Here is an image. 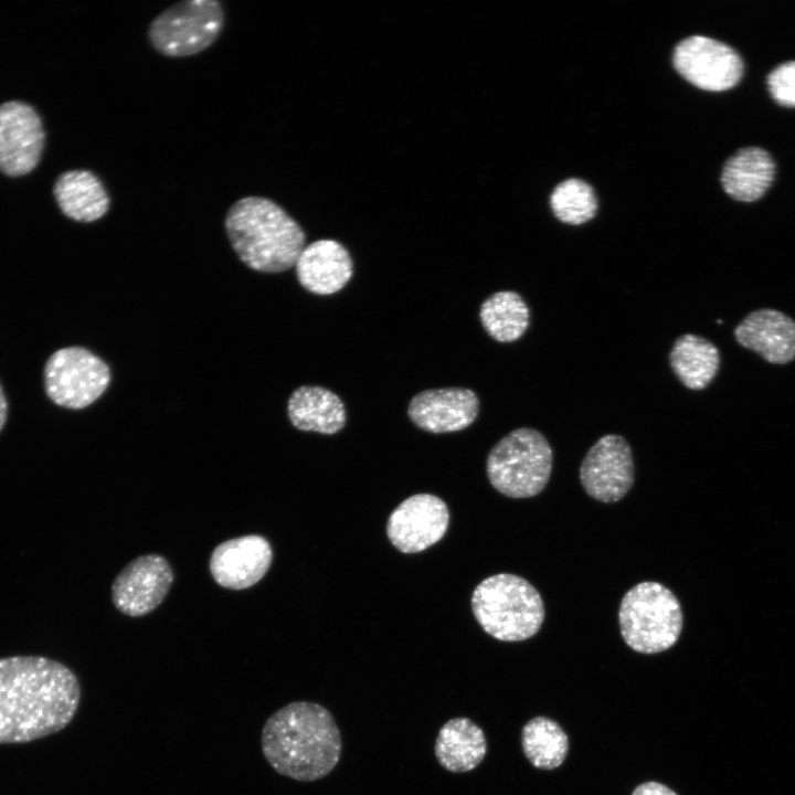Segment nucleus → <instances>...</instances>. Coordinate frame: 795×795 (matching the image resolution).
I'll return each instance as SVG.
<instances>
[{
  "instance_id": "obj_1",
  "label": "nucleus",
  "mask_w": 795,
  "mask_h": 795,
  "mask_svg": "<svg viewBox=\"0 0 795 795\" xmlns=\"http://www.w3.org/2000/svg\"><path fill=\"white\" fill-rule=\"evenodd\" d=\"M80 701V681L66 665L42 656L0 658V744L63 730Z\"/></svg>"
},
{
  "instance_id": "obj_2",
  "label": "nucleus",
  "mask_w": 795,
  "mask_h": 795,
  "mask_svg": "<svg viewBox=\"0 0 795 795\" xmlns=\"http://www.w3.org/2000/svg\"><path fill=\"white\" fill-rule=\"evenodd\" d=\"M261 745L277 773L300 782L329 774L342 749L332 714L309 701H294L274 712L263 725Z\"/></svg>"
},
{
  "instance_id": "obj_3",
  "label": "nucleus",
  "mask_w": 795,
  "mask_h": 795,
  "mask_svg": "<svg viewBox=\"0 0 795 795\" xmlns=\"http://www.w3.org/2000/svg\"><path fill=\"white\" fill-rule=\"evenodd\" d=\"M225 231L232 248L250 268L280 273L295 266L305 248L300 225L276 202L244 197L229 209Z\"/></svg>"
},
{
  "instance_id": "obj_4",
  "label": "nucleus",
  "mask_w": 795,
  "mask_h": 795,
  "mask_svg": "<svg viewBox=\"0 0 795 795\" xmlns=\"http://www.w3.org/2000/svg\"><path fill=\"white\" fill-rule=\"evenodd\" d=\"M473 613L483 629L502 642H521L536 635L544 621V604L526 579L498 573L483 580L471 596Z\"/></svg>"
},
{
  "instance_id": "obj_5",
  "label": "nucleus",
  "mask_w": 795,
  "mask_h": 795,
  "mask_svg": "<svg viewBox=\"0 0 795 795\" xmlns=\"http://www.w3.org/2000/svg\"><path fill=\"white\" fill-rule=\"evenodd\" d=\"M682 611L676 595L659 582L645 581L623 596L618 624L624 642L642 654L672 647L682 629Z\"/></svg>"
},
{
  "instance_id": "obj_6",
  "label": "nucleus",
  "mask_w": 795,
  "mask_h": 795,
  "mask_svg": "<svg viewBox=\"0 0 795 795\" xmlns=\"http://www.w3.org/2000/svg\"><path fill=\"white\" fill-rule=\"evenodd\" d=\"M552 462V449L544 435L530 427H520L490 449L486 471L491 486L500 494L529 498L545 488Z\"/></svg>"
},
{
  "instance_id": "obj_7",
  "label": "nucleus",
  "mask_w": 795,
  "mask_h": 795,
  "mask_svg": "<svg viewBox=\"0 0 795 795\" xmlns=\"http://www.w3.org/2000/svg\"><path fill=\"white\" fill-rule=\"evenodd\" d=\"M223 6L218 0H184L160 12L149 24L152 49L167 57L198 54L211 46L224 26Z\"/></svg>"
},
{
  "instance_id": "obj_8",
  "label": "nucleus",
  "mask_w": 795,
  "mask_h": 795,
  "mask_svg": "<svg viewBox=\"0 0 795 795\" xmlns=\"http://www.w3.org/2000/svg\"><path fill=\"white\" fill-rule=\"evenodd\" d=\"M110 381L108 365L82 347L55 351L44 368L47 396L57 405L78 410L94 403Z\"/></svg>"
},
{
  "instance_id": "obj_9",
  "label": "nucleus",
  "mask_w": 795,
  "mask_h": 795,
  "mask_svg": "<svg viewBox=\"0 0 795 795\" xmlns=\"http://www.w3.org/2000/svg\"><path fill=\"white\" fill-rule=\"evenodd\" d=\"M676 71L698 88L721 92L735 86L743 74V62L730 45L704 35L680 41L672 54Z\"/></svg>"
},
{
  "instance_id": "obj_10",
  "label": "nucleus",
  "mask_w": 795,
  "mask_h": 795,
  "mask_svg": "<svg viewBox=\"0 0 795 795\" xmlns=\"http://www.w3.org/2000/svg\"><path fill=\"white\" fill-rule=\"evenodd\" d=\"M635 466L632 448L617 434H606L587 451L580 467L585 492L601 502H616L632 488Z\"/></svg>"
},
{
  "instance_id": "obj_11",
  "label": "nucleus",
  "mask_w": 795,
  "mask_h": 795,
  "mask_svg": "<svg viewBox=\"0 0 795 795\" xmlns=\"http://www.w3.org/2000/svg\"><path fill=\"white\" fill-rule=\"evenodd\" d=\"M173 577V571L162 555H140L129 562L114 580L113 603L125 615H147L162 603Z\"/></svg>"
},
{
  "instance_id": "obj_12",
  "label": "nucleus",
  "mask_w": 795,
  "mask_h": 795,
  "mask_svg": "<svg viewBox=\"0 0 795 795\" xmlns=\"http://www.w3.org/2000/svg\"><path fill=\"white\" fill-rule=\"evenodd\" d=\"M449 523L446 504L437 496L417 494L403 500L390 515L386 534L403 553H417L438 542Z\"/></svg>"
},
{
  "instance_id": "obj_13",
  "label": "nucleus",
  "mask_w": 795,
  "mask_h": 795,
  "mask_svg": "<svg viewBox=\"0 0 795 795\" xmlns=\"http://www.w3.org/2000/svg\"><path fill=\"white\" fill-rule=\"evenodd\" d=\"M45 134L38 113L28 104L11 100L0 105V171L20 177L40 161Z\"/></svg>"
},
{
  "instance_id": "obj_14",
  "label": "nucleus",
  "mask_w": 795,
  "mask_h": 795,
  "mask_svg": "<svg viewBox=\"0 0 795 795\" xmlns=\"http://www.w3.org/2000/svg\"><path fill=\"white\" fill-rule=\"evenodd\" d=\"M273 550L258 534H246L220 543L211 553L209 568L214 581L230 590L255 585L267 573Z\"/></svg>"
},
{
  "instance_id": "obj_15",
  "label": "nucleus",
  "mask_w": 795,
  "mask_h": 795,
  "mask_svg": "<svg viewBox=\"0 0 795 795\" xmlns=\"http://www.w3.org/2000/svg\"><path fill=\"white\" fill-rule=\"evenodd\" d=\"M479 400L466 388L428 389L415 394L407 415L418 428L430 433H452L468 427L477 417Z\"/></svg>"
},
{
  "instance_id": "obj_16",
  "label": "nucleus",
  "mask_w": 795,
  "mask_h": 795,
  "mask_svg": "<svg viewBox=\"0 0 795 795\" xmlns=\"http://www.w3.org/2000/svg\"><path fill=\"white\" fill-rule=\"evenodd\" d=\"M300 285L316 295L342 289L353 275L348 250L335 240H318L305 246L295 264Z\"/></svg>"
},
{
  "instance_id": "obj_17",
  "label": "nucleus",
  "mask_w": 795,
  "mask_h": 795,
  "mask_svg": "<svg viewBox=\"0 0 795 795\" xmlns=\"http://www.w3.org/2000/svg\"><path fill=\"white\" fill-rule=\"evenodd\" d=\"M736 341L771 363H786L795 358V321L774 309L749 314L735 328Z\"/></svg>"
},
{
  "instance_id": "obj_18",
  "label": "nucleus",
  "mask_w": 795,
  "mask_h": 795,
  "mask_svg": "<svg viewBox=\"0 0 795 795\" xmlns=\"http://www.w3.org/2000/svg\"><path fill=\"white\" fill-rule=\"evenodd\" d=\"M290 423L300 431L332 435L341 431L347 421L341 399L329 389L303 385L287 402Z\"/></svg>"
},
{
  "instance_id": "obj_19",
  "label": "nucleus",
  "mask_w": 795,
  "mask_h": 795,
  "mask_svg": "<svg viewBox=\"0 0 795 795\" xmlns=\"http://www.w3.org/2000/svg\"><path fill=\"white\" fill-rule=\"evenodd\" d=\"M54 197L61 211L77 222H94L109 210L110 198L102 180L92 171L74 169L55 181Z\"/></svg>"
},
{
  "instance_id": "obj_20",
  "label": "nucleus",
  "mask_w": 795,
  "mask_h": 795,
  "mask_svg": "<svg viewBox=\"0 0 795 795\" xmlns=\"http://www.w3.org/2000/svg\"><path fill=\"white\" fill-rule=\"evenodd\" d=\"M775 177L772 156L760 147L739 149L723 166L721 184L734 200L752 202L760 199Z\"/></svg>"
},
{
  "instance_id": "obj_21",
  "label": "nucleus",
  "mask_w": 795,
  "mask_h": 795,
  "mask_svg": "<svg viewBox=\"0 0 795 795\" xmlns=\"http://www.w3.org/2000/svg\"><path fill=\"white\" fill-rule=\"evenodd\" d=\"M435 756L445 770L464 773L474 770L487 753L483 729L466 717L448 720L438 731Z\"/></svg>"
},
{
  "instance_id": "obj_22",
  "label": "nucleus",
  "mask_w": 795,
  "mask_h": 795,
  "mask_svg": "<svg viewBox=\"0 0 795 795\" xmlns=\"http://www.w3.org/2000/svg\"><path fill=\"white\" fill-rule=\"evenodd\" d=\"M670 367L681 383L691 390L704 389L716 377L720 356L709 340L692 333L677 338L669 353Z\"/></svg>"
},
{
  "instance_id": "obj_23",
  "label": "nucleus",
  "mask_w": 795,
  "mask_h": 795,
  "mask_svg": "<svg viewBox=\"0 0 795 795\" xmlns=\"http://www.w3.org/2000/svg\"><path fill=\"white\" fill-rule=\"evenodd\" d=\"M485 331L498 342L518 340L529 326V308L512 290H500L486 298L479 310Z\"/></svg>"
},
{
  "instance_id": "obj_24",
  "label": "nucleus",
  "mask_w": 795,
  "mask_h": 795,
  "mask_svg": "<svg viewBox=\"0 0 795 795\" xmlns=\"http://www.w3.org/2000/svg\"><path fill=\"white\" fill-rule=\"evenodd\" d=\"M521 745L526 757L534 767L553 770L564 762L569 739L555 721L539 716L523 725Z\"/></svg>"
},
{
  "instance_id": "obj_25",
  "label": "nucleus",
  "mask_w": 795,
  "mask_h": 795,
  "mask_svg": "<svg viewBox=\"0 0 795 795\" xmlns=\"http://www.w3.org/2000/svg\"><path fill=\"white\" fill-rule=\"evenodd\" d=\"M554 215L564 223L579 225L594 218L597 201L590 184L580 179L559 183L550 198Z\"/></svg>"
},
{
  "instance_id": "obj_26",
  "label": "nucleus",
  "mask_w": 795,
  "mask_h": 795,
  "mask_svg": "<svg viewBox=\"0 0 795 795\" xmlns=\"http://www.w3.org/2000/svg\"><path fill=\"white\" fill-rule=\"evenodd\" d=\"M767 87L773 99L787 107H795V61L774 67L767 76Z\"/></svg>"
},
{
  "instance_id": "obj_27",
  "label": "nucleus",
  "mask_w": 795,
  "mask_h": 795,
  "mask_svg": "<svg viewBox=\"0 0 795 795\" xmlns=\"http://www.w3.org/2000/svg\"><path fill=\"white\" fill-rule=\"evenodd\" d=\"M632 795H677V793L661 783L650 781L636 786Z\"/></svg>"
},
{
  "instance_id": "obj_28",
  "label": "nucleus",
  "mask_w": 795,
  "mask_h": 795,
  "mask_svg": "<svg viewBox=\"0 0 795 795\" xmlns=\"http://www.w3.org/2000/svg\"><path fill=\"white\" fill-rule=\"evenodd\" d=\"M7 413H8V404H7V400L3 394V391L0 386V431L2 430V427L7 421Z\"/></svg>"
}]
</instances>
